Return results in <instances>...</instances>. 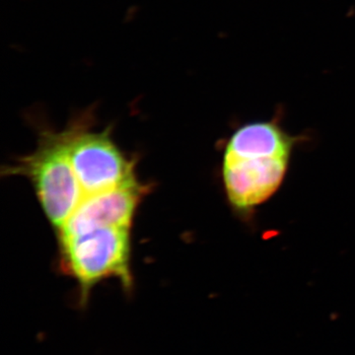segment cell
Masks as SVG:
<instances>
[{
  "instance_id": "cell-1",
  "label": "cell",
  "mask_w": 355,
  "mask_h": 355,
  "mask_svg": "<svg viewBox=\"0 0 355 355\" xmlns=\"http://www.w3.org/2000/svg\"><path fill=\"white\" fill-rule=\"evenodd\" d=\"M282 112L270 120L243 123L225 142L221 178L229 207L242 220L275 197L291 168L292 156L304 135H292L282 125Z\"/></svg>"
},
{
  "instance_id": "cell-4",
  "label": "cell",
  "mask_w": 355,
  "mask_h": 355,
  "mask_svg": "<svg viewBox=\"0 0 355 355\" xmlns=\"http://www.w3.org/2000/svg\"><path fill=\"white\" fill-rule=\"evenodd\" d=\"M94 121V109L91 108L74 116L64 128L70 162L83 200L139 181L135 161L128 159L114 144L112 128L93 132Z\"/></svg>"
},
{
  "instance_id": "cell-3",
  "label": "cell",
  "mask_w": 355,
  "mask_h": 355,
  "mask_svg": "<svg viewBox=\"0 0 355 355\" xmlns=\"http://www.w3.org/2000/svg\"><path fill=\"white\" fill-rule=\"evenodd\" d=\"M58 245L60 268L78 284L79 307H86L93 287L104 279H119L125 291H132L130 228H97Z\"/></svg>"
},
{
  "instance_id": "cell-2",
  "label": "cell",
  "mask_w": 355,
  "mask_h": 355,
  "mask_svg": "<svg viewBox=\"0 0 355 355\" xmlns=\"http://www.w3.org/2000/svg\"><path fill=\"white\" fill-rule=\"evenodd\" d=\"M36 150L7 168V175L27 178L49 221L58 231L83 200L80 184L70 162L65 130L40 125Z\"/></svg>"
},
{
  "instance_id": "cell-5",
  "label": "cell",
  "mask_w": 355,
  "mask_h": 355,
  "mask_svg": "<svg viewBox=\"0 0 355 355\" xmlns=\"http://www.w3.org/2000/svg\"><path fill=\"white\" fill-rule=\"evenodd\" d=\"M146 191V187L137 181L86 198L57 231L58 241L97 228H132L135 211Z\"/></svg>"
}]
</instances>
